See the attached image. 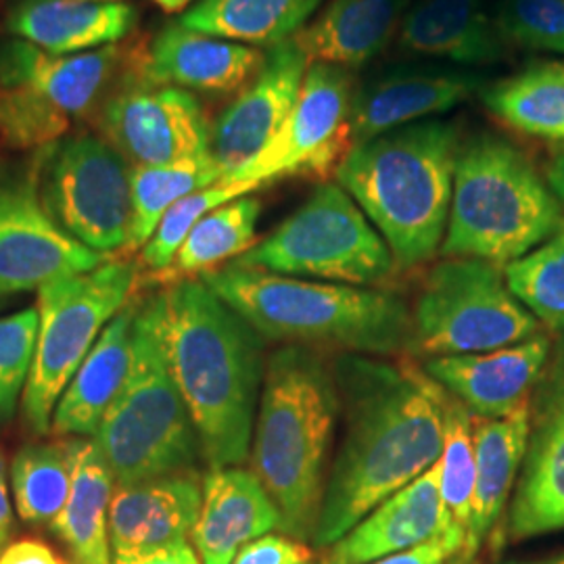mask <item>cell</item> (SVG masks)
Listing matches in <instances>:
<instances>
[{
  "mask_svg": "<svg viewBox=\"0 0 564 564\" xmlns=\"http://www.w3.org/2000/svg\"><path fill=\"white\" fill-rule=\"evenodd\" d=\"M335 381L345 431L312 535L323 550L440 463L444 449V387L424 370L345 354Z\"/></svg>",
  "mask_w": 564,
  "mask_h": 564,
  "instance_id": "1",
  "label": "cell"
},
{
  "mask_svg": "<svg viewBox=\"0 0 564 564\" xmlns=\"http://www.w3.org/2000/svg\"><path fill=\"white\" fill-rule=\"evenodd\" d=\"M209 470L241 466L262 398L263 337L202 279L165 284L142 303Z\"/></svg>",
  "mask_w": 564,
  "mask_h": 564,
  "instance_id": "2",
  "label": "cell"
},
{
  "mask_svg": "<svg viewBox=\"0 0 564 564\" xmlns=\"http://www.w3.org/2000/svg\"><path fill=\"white\" fill-rule=\"evenodd\" d=\"M339 410L335 372L316 351L284 345L268 358L249 458L281 510L282 531L300 542L318 523Z\"/></svg>",
  "mask_w": 564,
  "mask_h": 564,
  "instance_id": "3",
  "label": "cell"
},
{
  "mask_svg": "<svg viewBox=\"0 0 564 564\" xmlns=\"http://www.w3.org/2000/svg\"><path fill=\"white\" fill-rule=\"evenodd\" d=\"M460 142L454 121H416L349 147L337 165V184L379 230L398 268L442 251Z\"/></svg>",
  "mask_w": 564,
  "mask_h": 564,
  "instance_id": "4",
  "label": "cell"
},
{
  "mask_svg": "<svg viewBox=\"0 0 564 564\" xmlns=\"http://www.w3.org/2000/svg\"><path fill=\"white\" fill-rule=\"evenodd\" d=\"M263 341L326 347L356 356L398 354L410 341V310L395 293L305 281L226 263L199 276Z\"/></svg>",
  "mask_w": 564,
  "mask_h": 564,
  "instance_id": "5",
  "label": "cell"
},
{
  "mask_svg": "<svg viewBox=\"0 0 564 564\" xmlns=\"http://www.w3.org/2000/svg\"><path fill=\"white\" fill-rule=\"evenodd\" d=\"M564 228V209L523 153L498 134L460 142L444 258L506 268Z\"/></svg>",
  "mask_w": 564,
  "mask_h": 564,
  "instance_id": "6",
  "label": "cell"
},
{
  "mask_svg": "<svg viewBox=\"0 0 564 564\" xmlns=\"http://www.w3.org/2000/svg\"><path fill=\"white\" fill-rule=\"evenodd\" d=\"M93 440L116 487L195 473L203 458L197 429L163 362L144 305H139L134 321V356L128 379Z\"/></svg>",
  "mask_w": 564,
  "mask_h": 564,
  "instance_id": "7",
  "label": "cell"
},
{
  "mask_svg": "<svg viewBox=\"0 0 564 564\" xmlns=\"http://www.w3.org/2000/svg\"><path fill=\"white\" fill-rule=\"evenodd\" d=\"M126 67L120 44L53 55L21 39L0 42V141L41 151L101 107Z\"/></svg>",
  "mask_w": 564,
  "mask_h": 564,
  "instance_id": "8",
  "label": "cell"
},
{
  "mask_svg": "<svg viewBox=\"0 0 564 564\" xmlns=\"http://www.w3.org/2000/svg\"><path fill=\"white\" fill-rule=\"evenodd\" d=\"M235 265L263 272L370 286L393 272L395 260L379 230L341 184L324 182Z\"/></svg>",
  "mask_w": 564,
  "mask_h": 564,
  "instance_id": "9",
  "label": "cell"
},
{
  "mask_svg": "<svg viewBox=\"0 0 564 564\" xmlns=\"http://www.w3.org/2000/svg\"><path fill=\"white\" fill-rule=\"evenodd\" d=\"M137 274V263L111 258L95 270L46 282L39 289V339L21 402L30 431L51 433L63 391L105 326L128 305Z\"/></svg>",
  "mask_w": 564,
  "mask_h": 564,
  "instance_id": "10",
  "label": "cell"
},
{
  "mask_svg": "<svg viewBox=\"0 0 564 564\" xmlns=\"http://www.w3.org/2000/svg\"><path fill=\"white\" fill-rule=\"evenodd\" d=\"M542 335L540 321L506 284L505 268L475 258H445L423 284L410 316L416 356L485 354Z\"/></svg>",
  "mask_w": 564,
  "mask_h": 564,
  "instance_id": "11",
  "label": "cell"
},
{
  "mask_svg": "<svg viewBox=\"0 0 564 564\" xmlns=\"http://www.w3.org/2000/svg\"><path fill=\"white\" fill-rule=\"evenodd\" d=\"M41 197L61 228L111 258L134 224L132 165L102 137L74 134L41 149Z\"/></svg>",
  "mask_w": 564,
  "mask_h": 564,
  "instance_id": "12",
  "label": "cell"
},
{
  "mask_svg": "<svg viewBox=\"0 0 564 564\" xmlns=\"http://www.w3.org/2000/svg\"><path fill=\"white\" fill-rule=\"evenodd\" d=\"M102 139L132 167L212 153V123L193 93L151 80L141 61L121 69L99 107Z\"/></svg>",
  "mask_w": 564,
  "mask_h": 564,
  "instance_id": "13",
  "label": "cell"
},
{
  "mask_svg": "<svg viewBox=\"0 0 564 564\" xmlns=\"http://www.w3.org/2000/svg\"><path fill=\"white\" fill-rule=\"evenodd\" d=\"M111 260L69 237L41 197V151L23 170L0 174V297L39 291Z\"/></svg>",
  "mask_w": 564,
  "mask_h": 564,
  "instance_id": "14",
  "label": "cell"
},
{
  "mask_svg": "<svg viewBox=\"0 0 564 564\" xmlns=\"http://www.w3.org/2000/svg\"><path fill=\"white\" fill-rule=\"evenodd\" d=\"M354 82L345 67L310 63L297 102L276 139L226 182L262 186L293 174L324 172L349 147Z\"/></svg>",
  "mask_w": 564,
  "mask_h": 564,
  "instance_id": "15",
  "label": "cell"
},
{
  "mask_svg": "<svg viewBox=\"0 0 564 564\" xmlns=\"http://www.w3.org/2000/svg\"><path fill=\"white\" fill-rule=\"evenodd\" d=\"M310 63L295 39L265 51L262 69L212 126V155L223 167V182L276 139L297 102Z\"/></svg>",
  "mask_w": 564,
  "mask_h": 564,
  "instance_id": "16",
  "label": "cell"
},
{
  "mask_svg": "<svg viewBox=\"0 0 564 564\" xmlns=\"http://www.w3.org/2000/svg\"><path fill=\"white\" fill-rule=\"evenodd\" d=\"M485 76L445 65H395L364 82L354 95L349 147L456 109L484 93Z\"/></svg>",
  "mask_w": 564,
  "mask_h": 564,
  "instance_id": "17",
  "label": "cell"
},
{
  "mask_svg": "<svg viewBox=\"0 0 564 564\" xmlns=\"http://www.w3.org/2000/svg\"><path fill=\"white\" fill-rule=\"evenodd\" d=\"M550 339L544 333L510 347L485 354L429 358L424 372L477 419H505L529 402L544 372Z\"/></svg>",
  "mask_w": 564,
  "mask_h": 564,
  "instance_id": "18",
  "label": "cell"
},
{
  "mask_svg": "<svg viewBox=\"0 0 564 564\" xmlns=\"http://www.w3.org/2000/svg\"><path fill=\"white\" fill-rule=\"evenodd\" d=\"M452 529L458 527L449 521L442 500V468L437 463L370 510L337 544L326 547L323 564L375 563Z\"/></svg>",
  "mask_w": 564,
  "mask_h": 564,
  "instance_id": "19",
  "label": "cell"
},
{
  "mask_svg": "<svg viewBox=\"0 0 564 564\" xmlns=\"http://www.w3.org/2000/svg\"><path fill=\"white\" fill-rule=\"evenodd\" d=\"M263 59L265 53L256 46L224 41L172 21L151 42L141 63L151 80L188 93L226 95L253 80Z\"/></svg>",
  "mask_w": 564,
  "mask_h": 564,
  "instance_id": "20",
  "label": "cell"
},
{
  "mask_svg": "<svg viewBox=\"0 0 564 564\" xmlns=\"http://www.w3.org/2000/svg\"><path fill=\"white\" fill-rule=\"evenodd\" d=\"M398 44L408 55L464 69L505 59L508 46L487 0H412Z\"/></svg>",
  "mask_w": 564,
  "mask_h": 564,
  "instance_id": "21",
  "label": "cell"
},
{
  "mask_svg": "<svg viewBox=\"0 0 564 564\" xmlns=\"http://www.w3.org/2000/svg\"><path fill=\"white\" fill-rule=\"evenodd\" d=\"M279 506L253 470L216 468L203 477V505L193 545L203 564H230L242 545L281 529Z\"/></svg>",
  "mask_w": 564,
  "mask_h": 564,
  "instance_id": "22",
  "label": "cell"
},
{
  "mask_svg": "<svg viewBox=\"0 0 564 564\" xmlns=\"http://www.w3.org/2000/svg\"><path fill=\"white\" fill-rule=\"evenodd\" d=\"M203 479L178 473L116 487L109 506L113 554L186 540L199 519Z\"/></svg>",
  "mask_w": 564,
  "mask_h": 564,
  "instance_id": "23",
  "label": "cell"
},
{
  "mask_svg": "<svg viewBox=\"0 0 564 564\" xmlns=\"http://www.w3.org/2000/svg\"><path fill=\"white\" fill-rule=\"evenodd\" d=\"M139 11L123 2L15 0L9 32L53 55H80L120 44L132 34Z\"/></svg>",
  "mask_w": 564,
  "mask_h": 564,
  "instance_id": "24",
  "label": "cell"
},
{
  "mask_svg": "<svg viewBox=\"0 0 564 564\" xmlns=\"http://www.w3.org/2000/svg\"><path fill=\"white\" fill-rule=\"evenodd\" d=\"M139 305L128 303L105 326L53 412L57 437H95L107 410L120 395L134 356V321Z\"/></svg>",
  "mask_w": 564,
  "mask_h": 564,
  "instance_id": "25",
  "label": "cell"
},
{
  "mask_svg": "<svg viewBox=\"0 0 564 564\" xmlns=\"http://www.w3.org/2000/svg\"><path fill=\"white\" fill-rule=\"evenodd\" d=\"M531 440V405L505 419L473 416L475 491L463 556L473 561L505 512Z\"/></svg>",
  "mask_w": 564,
  "mask_h": 564,
  "instance_id": "26",
  "label": "cell"
},
{
  "mask_svg": "<svg viewBox=\"0 0 564 564\" xmlns=\"http://www.w3.org/2000/svg\"><path fill=\"white\" fill-rule=\"evenodd\" d=\"M412 0H330L295 42L312 63L345 69L379 57L400 32Z\"/></svg>",
  "mask_w": 564,
  "mask_h": 564,
  "instance_id": "27",
  "label": "cell"
},
{
  "mask_svg": "<svg viewBox=\"0 0 564 564\" xmlns=\"http://www.w3.org/2000/svg\"><path fill=\"white\" fill-rule=\"evenodd\" d=\"M72 489L51 529L67 545L76 564H113L109 542V506L116 481L95 440H65Z\"/></svg>",
  "mask_w": 564,
  "mask_h": 564,
  "instance_id": "28",
  "label": "cell"
},
{
  "mask_svg": "<svg viewBox=\"0 0 564 564\" xmlns=\"http://www.w3.org/2000/svg\"><path fill=\"white\" fill-rule=\"evenodd\" d=\"M564 529V421L540 416L508 514V535L527 540Z\"/></svg>",
  "mask_w": 564,
  "mask_h": 564,
  "instance_id": "29",
  "label": "cell"
},
{
  "mask_svg": "<svg viewBox=\"0 0 564 564\" xmlns=\"http://www.w3.org/2000/svg\"><path fill=\"white\" fill-rule=\"evenodd\" d=\"M324 0H199L181 23L209 36L249 46H276L295 39Z\"/></svg>",
  "mask_w": 564,
  "mask_h": 564,
  "instance_id": "30",
  "label": "cell"
},
{
  "mask_svg": "<svg viewBox=\"0 0 564 564\" xmlns=\"http://www.w3.org/2000/svg\"><path fill=\"white\" fill-rule=\"evenodd\" d=\"M262 203L256 197H239L209 212L182 242L172 265L163 272V284L202 276L220 263L232 262L256 245Z\"/></svg>",
  "mask_w": 564,
  "mask_h": 564,
  "instance_id": "31",
  "label": "cell"
},
{
  "mask_svg": "<svg viewBox=\"0 0 564 564\" xmlns=\"http://www.w3.org/2000/svg\"><path fill=\"white\" fill-rule=\"evenodd\" d=\"M484 102L496 118L523 134L564 142V78L545 63L485 88Z\"/></svg>",
  "mask_w": 564,
  "mask_h": 564,
  "instance_id": "32",
  "label": "cell"
},
{
  "mask_svg": "<svg viewBox=\"0 0 564 564\" xmlns=\"http://www.w3.org/2000/svg\"><path fill=\"white\" fill-rule=\"evenodd\" d=\"M223 181V167L212 153L163 165L132 167L134 224L128 251H137L147 245L174 203Z\"/></svg>",
  "mask_w": 564,
  "mask_h": 564,
  "instance_id": "33",
  "label": "cell"
},
{
  "mask_svg": "<svg viewBox=\"0 0 564 564\" xmlns=\"http://www.w3.org/2000/svg\"><path fill=\"white\" fill-rule=\"evenodd\" d=\"M11 485L21 521L48 527L55 523L72 489L65 442L23 445L11 464Z\"/></svg>",
  "mask_w": 564,
  "mask_h": 564,
  "instance_id": "34",
  "label": "cell"
},
{
  "mask_svg": "<svg viewBox=\"0 0 564 564\" xmlns=\"http://www.w3.org/2000/svg\"><path fill=\"white\" fill-rule=\"evenodd\" d=\"M506 284L552 330H564V228L505 268Z\"/></svg>",
  "mask_w": 564,
  "mask_h": 564,
  "instance_id": "35",
  "label": "cell"
},
{
  "mask_svg": "<svg viewBox=\"0 0 564 564\" xmlns=\"http://www.w3.org/2000/svg\"><path fill=\"white\" fill-rule=\"evenodd\" d=\"M442 500L452 524L466 533L475 491V442L473 412L444 389V449Z\"/></svg>",
  "mask_w": 564,
  "mask_h": 564,
  "instance_id": "36",
  "label": "cell"
},
{
  "mask_svg": "<svg viewBox=\"0 0 564 564\" xmlns=\"http://www.w3.org/2000/svg\"><path fill=\"white\" fill-rule=\"evenodd\" d=\"M256 188L260 186L253 182H218L174 203L165 212L162 223L158 224L153 237L142 247V265L162 276L181 251L182 242L186 241V237L202 218L226 203L253 193Z\"/></svg>",
  "mask_w": 564,
  "mask_h": 564,
  "instance_id": "37",
  "label": "cell"
},
{
  "mask_svg": "<svg viewBox=\"0 0 564 564\" xmlns=\"http://www.w3.org/2000/svg\"><path fill=\"white\" fill-rule=\"evenodd\" d=\"M39 339V310L0 318V429L13 421L30 381Z\"/></svg>",
  "mask_w": 564,
  "mask_h": 564,
  "instance_id": "38",
  "label": "cell"
},
{
  "mask_svg": "<svg viewBox=\"0 0 564 564\" xmlns=\"http://www.w3.org/2000/svg\"><path fill=\"white\" fill-rule=\"evenodd\" d=\"M494 13L506 44L564 55V0H498Z\"/></svg>",
  "mask_w": 564,
  "mask_h": 564,
  "instance_id": "39",
  "label": "cell"
},
{
  "mask_svg": "<svg viewBox=\"0 0 564 564\" xmlns=\"http://www.w3.org/2000/svg\"><path fill=\"white\" fill-rule=\"evenodd\" d=\"M310 547L284 535L265 533L262 538L242 545L230 564H310Z\"/></svg>",
  "mask_w": 564,
  "mask_h": 564,
  "instance_id": "40",
  "label": "cell"
},
{
  "mask_svg": "<svg viewBox=\"0 0 564 564\" xmlns=\"http://www.w3.org/2000/svg\"><path fill=\"white\" fill-rule=\"evenodd\" d=\"M466 545V533L460 529H452L444 535L403 550L398 554L384 556L370 564H449L456 556H460Z\"/></svg>",
  "mask_w": 564,
  "mask_h": 564,
  "instance_id": "41",
  "label": "cell"
},
{
  "mask_svg": "<svg viewBox=\"0 0 564 564\" xmlns=\"http://www.w3.org/2000/svg\"><path fill=\"white\" fill-rule=\"evenodd\" d=\"M113 564H203L199 552L188 540L158 545L137 552L113 554Z\"/></svg>",
  "mask_w": 564,
  "mask_h": 564,
  "instance_id": "42",
  "label": "cell"
},
{
  "mask_svg": "<svg viewBox=\"0 0 564 564\" xmlns=\"http://www.w3.org/2000/svg\"><path fill=\"white\" fill-rule=\"evenodd\" d=\"M0 564H65L59 556L42 542L20 540L0 550Z\"/></svg>",
  "mask_w": 564,
  "mask_h": 564,
  "instance_id": "43",
  "label": "cell"
},
{
  "mask_svg": "<svg viewBox=\"0 0 564 564\" xmlns=\"http://www.w3.org/2000/svg\"><path fill=\"white\" fill-rule=\"evenodd\" d=\"M542 416L564 421V364L558 368V372L552 377V381L545 389Z\"/></svg>",
  "mask_w": 564,
  "mask_h": 564,
  "instance_id": "44",
  "label": "cell"
},
{
  "mask_svg": "<svg viewBox=\"0 0 564 564\" xmlns=\"http://www.w3.org/2000/svg\"><path fill=\"white\" fill-rule=\"evenodd\" d=\"M11 524H13V510H11L9 487H7V463L0 452V550L7 545V540L11 535Z\"/></svg>",
  "mask_w": 564,
  "mask_h": 564,
  "instance_id": "45",
  "label": "cell"
},
{
  "mask_svg": "<svg viewBox=\"0 0 564 564\" xmlns=\"http://www.w3.org/2000/svg\"><path fill=\"white\" fill-rule=\"evenodd\" d=\"M545 182L564 207V151H561L547 165Z\"/></svg>",
  "mask_w": 564,
  "mask_h": 564,
  "instance_id": "46",
  "label": "cell"
},
{
  "mask_svg": "<svg viewBox=\"0 0 564 564\" xmlns=\"http://www.w3.org/2000/svg\"><path fill=\"white\" fill-rule=\"evenodd\" d=\"M165 13H181L193 0H153Z\"/></svg>",
  "mask_w": 564,
  "mask_h": 564,
  "instance_id": "47",
  "label": "cell"
},
{
  "mask_svg": "<svg viewBox=\"0 0 564 564\" xmlns=\"http://www.w3.org/2000/svg\"><path fill=\"white\" fill-rule=\"evenodd\" d=\"M505 564H564V554L552 556V558H544V561H510V563Z\"/></svg>",
  "mask_w": 564,
  "mask_h": 564,
  "instance_id": "48",
  "label": "cell"
},
{
  "mask_svg": "<svg viewBox=\"0 0 564 564\" xmlns=\"http://www.w3.org/2000/svg\"><path fill=\"white\" fill-rule=\"evenodd\" d=\"M552 72H556L558 76H563L564 78V63H545Z\"/></svg>",
  "mask_w": 564,
  "mask_h": 564,
  "instance_id": "49",
  "label": "cell"
},
{
  "mask_svg": "<svg viewBox=\"0 0 564 564\" xmlns=\"http://www.w3.org/2000/svg\"><path fill=\"white\" fill-rule=\"evenodd\" d=\"M449 564H470V561H468V558H464L463 554H460V556H456V558H454Z\"/></svg>",
  "mask_w": 564,
  "mask_h": 564,
  "instance_id": "50",
  "label": "cell"
},
{
  "mask_svg": "<svg viewBox=\"0 0 564 564\" xmlns=\"http://www.w3.org/2000/svg\"><path fill=\"white\" fill-rule=\"evenodd\" d=\"M90 2H121V0H90Z\"/></svg>",
  "mask_w": 564,
  "mask_h": 564,
  "instance_id": "51",
  "label": "cell"
},
{
  "mask_svg": "<svg viewBox=\"0 0 564 564\" xmlns=\"http://www.w3.org/2000/svg\"><path fill=\"white\" fill-rule=\"evenodd\" d=\"M310 564H312V563H310Z\"/></svg>",
  "mask_w": 564,
  "mask_h": 564,
  "instance_id": "52",
  "label": "cell"
}]
</instances>
